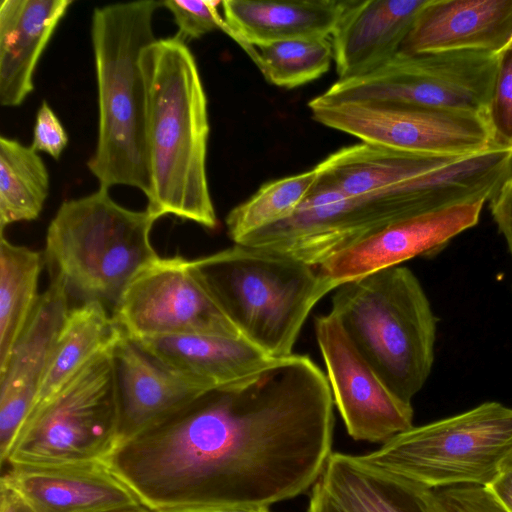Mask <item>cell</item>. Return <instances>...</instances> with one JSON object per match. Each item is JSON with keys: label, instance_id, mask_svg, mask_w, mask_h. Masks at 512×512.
<instances>
[{"label": "cell", "instance_id": "1", "mask_svg": "<svg viewBox=\"0 0 512 512\" xmlns=\"http://www.w3.org/2000/svg\"><path fill=\"white\" fill-rule=\"evenodd\" d=\"M334 426L327 376L292 354L203 393L107 461L150 509L270 508L311 490L332 454Z\"/></svg>", "mask_w": 512, "mask_h": 512}, {"label": "cell", "instance_id": "2", "mask_svg": "<svg viewBox=\"0 0 512 512\" xmlns=\"http://www.w3.org/2000/svg\"><path fill=\"white\" fill-rule=\"evenodd\" d=\"M146 85L147 210L214 229L207 177V97L196 60L178 36L156 39L140 57Z\"/></svg>", "mask_w": 512, "mask_h": 512}, {"label": "cell", "instance_id": "3", "mask_svg": "<svg viewBox=\"0 0 512 512\" xmlns=\"http://www.w3.org/2000/svg\"><path fill=\"white\" fill-rule=\"evenodd\" d=\"M487 182L470 157H458L392 189L346 197L314 184L288 218L239 240L319 267L337 253L399 220L482 199Z\"/></svg>", "mask_w": 512, "mask_h": 512}, {"label": "cell", "instance_id": "4", "mask_svg": "<svg viewBox=\"0 0 512 512\" xmlns=\"http://www.w3.org/2000/svg\"><path fill=\"white\" fill-rule=\"evenodd\" d=\"M160 1L96 7L91 39L98 89L99 124L87 165L100 188H138L146 197L150 176L146 147V85L140 57L156 40L153 16Z\"/></svg>", "mask_w": 512, "mask_h": 512}, {"label": "cell", "instance_id": "5", "mask_svg": "<svg viewBox=\"0 0 512 512\" xmlns=\"http://www.w3.org/2000/svg\"><path fill=\"white\" fill-rule=\"evenodd\" d=\"M193 264L240 335L275 359L294 354L311 310L336 289L318 267L266 248L234 244Z\"/></svg>", "mask_w": 512, "mask_h": 512}, {"label": "cell", "instance_id": "6", "mask_svg": "<svg viewBox=\"0 0 512 512\" xmlns=\"http://www.w3.org/2000/svg\"><path fill=\"white\" fill-rule=\"evenodd\" d=\"M330 313L387 386L411 403L434 363L437 319L415 274L398 265L335 289Z\"/></svg>", "mask_w": 512, "mask_h": 512}, {"label": "cell", "instance_id": "7", "mask_svg": "<svg viewBox=\"0 0 512 512\" xmlns=\"http://www.w3.org/2000/svg\"><path fill=\"white\" fill-rule=\"evenodd\" d=\"M159 218L115 202L109 189L64 201L46 234L44 257L68 288L111 312L134 277L159 255L151 231Z\"/></svg>", "mask_w": 512, "mask_h": 512}, {"label": "cell", "instance_id": "8", "mask_svg": "<svg viewBox=\"0 0 512 512\" xmlns=\"http://www.w3.org/2000/svg\"><path fill=\"white\" fill-rule=\"evenodd\" d=\"M360 456L426 489L486 487L512 462V408L487 401L413 426Z\"/></svg>", "mask_w": 512, "mask_h": 512}, {"label": "cell", "instance_id": "9", "mask_svg": "<svg viewBox=\"0 0 512 512\" xmlns=\"http://www.w3.org/2000/svg\"><path fill=\"white\" fill-rule=\"evenodd\" d=\"M112 349L95 358L48 402L28 412L2 465L109 459L120 443Z\"/></svg>", "mask_w": 512, "mask_h": 512}, {"label": "cell", "instance_id": "10", "mask_svg": "<svg viewBox=\"0 0 512 512\" xmlns=\"http://www.w3.org/2000/svg\"><path fill=\"white\" fill-rule=\"evenodd\" d=\"M496 66L497 54L487 52H399L367 74L338 79L320 96L486 116Z\"/></svg>", "mask_w": 512, "mask_h": 512}, {"label": "cell", "instance_id": "11", "mask_svg": "<svg viewBox=\"0 0 512 512\" xmlns=\"http://www.w3.org/2000/svg\"><path fill=\"white\" fill-rule=\"evenodd\" d=\"M312 118L328 127L385 148L430 156H463L492 146L486 116L409 105L309 101Z\"/></svg>", "mask_w": 512, "mask_h": 512}, {"label": "cell", "instance_id": "12", "mask_svg": "<svg viewBox=\"0 0 512 512\" xmlns=\"http://www.w3.org/2000/svg\"><path fill=\"white\" fill-rule=\"evenodd\" d=\"M111 315L134 341L178 335L242 337L205 286L193 260L180 255L159 256L142 269Z\"/></svg>", "mask_w": 512, "mask_h": 512}, {"label": "cell", "instance_id": "13", "mask_svg": "<svg viewBox=\"0 0 512 512\" xmlns=\"http://www.w3.org/2000/svg\"><path fill=\"white\" fill-rule=\"evenodd\" d=\"M327 379L347 433L356 441L384 444L413 427V408L368 364L329 312L314 320Z\"/></svg>", "mask_w": 512, "mask_h": 512}, {"label": "cell", "instance_id": "14", "mask_svg": "<svg viewBox=\"0 0 512 512\" xmlns=\"http://www.w3.org/2000/svg\"><path fill=\"white\" fill-rule=\"evenodd\" d=\"M486 202H464L394 222L337 253L319 271L337 288L415 257L433 255L474 227Z\"/></svg>", "mask_w": 512, "mask_h": 512}, {"label": "cell", "instance_id": "15", "mask_svg": "<svg viewBox=\"0 0 512 512\" xmlns=\"http://www.w3.org/2000/svg\"><path fill=\"white\" fill-rule=\"evenodd\" d=\"M0 485L33 512H117L144 507L105 460L13 464Z\"/></svg>", "mask_w": 512, "mask_h": 512}, {"label": "cell", "instance_id": "16", "mask_svg": "<svg viewBox=\"0 0 512 512\" xmlns=\"http://www.w3.org/2000/svg\"><path fill=\"white\" fill-rule=\"evenodd\" d=\"M64 280L51 275L35 309L0 367V458L27 416L70 310Z\"/></svg>", "mask_w": 512, "mask_h": 512}, {"label": "cell", "instance_id": "17", "mask_svg": "<svg viewBox=\"0 0 512 512\" xmlns=\"http://www.w3.org/2000/svg\"><path fill=\"white\" fill-rule=\"evenodd\" d=\"M120 443L174 415L209 391L176 372L124 336L112 349Z\"/></svg>", "mask_w": 512, "mask_h": 512}, {"label": "cell", "instance_id": "18", "mask_svg": "<svg viewBox=\"0 0 512 512\" xmlns=\"http://www.w3.org/2000/svg\"><path fill=\"white\" fill-rule=\"evenodd\" d=\"M512 39V0H427L399 52L498 54Z\"/></svg>", "mask_w": 512, "mask_h": 512}, {"label": "cell", "instance_id": "19", "mask_svg": "<svg viewBox=\"0 0 512 512\" xmlns=\"http://www.w3.org/2000/svg\"><path fill=\"white\" fill-rule=\"evenodd\" d=\"M307 512H429L421 487L363 460L332 452L312 486Z\"/></svg>", "mask_w": 512, "mask_h": 512}, {"label": "cell", "instance_id": "20", "mask_svg": "<svg viewBox=\"0 0 512 512\" xmlns=\"http://www.w3.org/2000/svg\"><path fill=\"white\" fill-rule=\"evenodd\" d=\"M427 0H351L331 35L339 79L367 74L397 53Z\"/></svg>", "mask_w": 512, "mask_h": 512}, {"label": "cell", "instance_id": "21", "mask_svg": "<svg viewBox=\"0 0 512 512\" xmlns=\"http://www.w3.org/2000/svg\"><path fill=\"white\" fill-rule=\"evenodd\" d=\"M71 0L0 2V104L17 107L34 90V72Z\"/></svg>", "mask_w": 512, "mask_h": 512}, {"label": "cell", "instance_id": "22", "mask_svg": "<svg viewBox=\"0 0 512 512\" xmlns=\"http://www.w3.org/2000/svg\"><path fill=\"white\" fill-rule=\"evenodd\" d=\"M134 342L159 362L209 390L232 386L278 360L242 337L178 335Z\"/></svg>", "mask_w": 512, "mask_h": 512}, {"label": "cell", "instance_id": "23", "mask_svg": "<svg viewBox=\"0 0 512 512\" xmlns=\"http://www.w3.org/2000/svg\"><path fill=\"white\" fill-rule=\"evenodd\" d=\"M351 0H225L224 28L239 45L329 38Z\"/></svg>", "mask_w": 512, "mask_h": 512}, {"label": "cell", "instance_id": "24", "mask_svg": "<svg viewBox=\"0 0 512 512\" xmlns=\"http://www.w3.org/2000/svg\"><path fill=\"white\" fill-rule=\"evenodd\" d=\"M457 157L412 154L361 142L319 162L316 184L346 197L364 196L400 186Z\"/></svg>", "mask_w": 512, "mask_h": 512}, {"label": "cell", "instance_id": "25", "mask_svg": "<svg viewBox=\"0 0 512 512\" xmlns=\"http://www.w3.org/2000/svg\"><path fill=\"white\" fill-rule=\"evenodd\" d=\"M124 336L102 303L86 301L70 309L30 410L57 395L95 358L113 348Z\"/></svg>", "mask_w": 512, "mask_h": 512}, {"label": "cell", "instance_id": "26", "mask_svg": "<svg viewBox=\"0 0 512 512\" xmlns=\"http://www.w3.org/2000/svg\"><path fill=\"white\" fill-rule=\"evenodd\" d=\"M38 251L0 239V367L30 319L40 294L43 267Z\"/></svg>", "mask_w": 512, "mask_h": 512}, {"label": "cell", "instance_id": "27", "mask_svg": "<svg viewBox=\"0 0 512 512\" xmlns=\"http://www.w3.org/2000/svg\"><path fill=\"white\" fill-rule=\"evenodd\" d=\"M49 194V173L31 146L0 137V228L39 217Z\"/></svg>", "mask_w": 512, "mask_h": 512}, {"label": "cell", "instance_id": "28", "mask_svg": "<svg viewBox=\"0 0 512 512\" xmlns=\"http://www.w3.org/2000/svg\"><path fill=\"white\" fill-rule=\"evenodd\" d=\"M240 46L269 83L286 89L318 79L329 70L333 60L330 37Z\"/></svg>", "mask_w": 512, "mask_h": 512}, {"label": "cell", "instance_id": "29", "mask_svg": "<svg viewBox=\"0 0 512 512\" xmlns=\"http://www.w3.org/2000/svg\"><path fill=\"white\" fill-rule=\"evenodd\" d=\"M317 178L314 166L263 184L227 214L225 224L230 239L237 243L246 235L291 216L308 196Z\"/></svg>", "mask_w": 512, "mask_h": 512}, {"label": "cell", "instance_id": "30", "mask_svg": "<svg viewBox=\"0 0 512 512\" xmlns=\"http://www.w3.org/2000/svg\"><path fill=\"white\" fill-rule=\"evenodd\" d=\"M492 146L512 150V39L497 54L490 102L486 111Z\"/></svg>", "mask_w": 512, "mask_h": 512}, {"label": "cell", "instance_id": "31", "mask_svg": "<svg viewBox=\"0 0 512 512\" xmlns=\"http://www.w3.org/2000/svg\"><path fill=\"white\" fill-rule=\"evenodd\" d=\"M421 492L429 512H507L484 486L421 487Z\"/></svg>", "mask_w": 512, "mask_h": 512}, {"label": "cell", "instance_id": "32", "mask_svg": "<svg viewBox=\"0 0 512 512\" xmlns=\"http://www.w3.org/2000/svg\"><path fill=\"white\" fill-rule=\"evenodd\" d=\"M222 1H186L167 0L162 5L173 15L178 26V36L181 40L199 39L216 29L223 30L224 19L220 16L218 5Z\"/></svg>", "mask_w": 512, "mask_h": 512}, {"label": "cell", "instance_id": "33", "mask_svg": "<svg viewBox=\"0 0 512 512\" xmlns=\"http://www.w3.org/2000/svg\"><path fill=\"white\" fill-rule=\"evenodd\" d=\"M68 135L59 118L46 101L38 109L33 140L30 145L36 152H44L58 159L66 148Z\"/></svg>", "mask_w": 512, "mask_h": 512}, {"label": "cell", "instance_id": "34", "mask_svg": "<svg viewBox=\"0 0 512 512\" xmlns=\"http://www.w3.org/2000/svg\"><path fill=\"white\" fill-rule=\"evenodd\" d=\"M489 206L512 259V178L490 199Z\"/></svg>", "mask_w": 512, "mask_h": 512}, {"label": "cell", "instance_id": "35", "mask_svg": "<svg viewBox=\"0 0 512 512\" xmlns=\"http://www.w3.org/2000/svg\"><path fill=\"white\" fill-rule=\"evenodd\" d=\"M486 487L507 512H512V462Z\"/></svg>", "mask_w": 512, "mask_h": 512}, {"label": "cell", "instance_id": "36", "mask_svg": "<svg viewBox=\"0 0 512 512\" xmlns=\"http://www.w3.org/2000/svg\"><path fill=\"white\" fill-rule=\"evenodd\" d=\"M162 512H271L268 507L247 509V510H236V509H222V508H211V507H179L166 510H159Z\"/></svg>", "mask_w": 512, "mask_h": 512}, {"label": "cell", "instance_id": "37", "mask_svg": "<svg viewBox=\"0 0 512 512\" xmlns=\"http://www.w3.org/2000/svg\"><path fill=\"white\" fill-rule=\"evenodd\" d=\"M1 486L0 512H17V498L7 487Z\"/></svg>", "mask_w": 512, "mask_h": 512}, {"label": "cell", "instance_id": "38", "mask_svg": "<svg viewBox=\"0 0 512 512\" xmlns=\"http://www.w3.org/2000/svg\"><path fill=\"white\" fill-rule=\"evenodd\" d=\"M16 496V495H15ZM17 512H33L28 506H26L17 496Z\"/></svg>", "mask_w": 512, "mask_h": 512}, {"label": "cell", "instance_id": "39", "mask_svg": "<svg viewBox=\"0 0 512 512\" xmlns=\"http://www.w3.org/2000/svg\"><path fill=\"white\" fill-rule=\"evenodd\" d=\"M117 512H162V511L150 509V508L144 506L139 509L123 510V511H117Z\"/></svg>", "mask_w": 512, "mask_h": 512}]
</instances>
